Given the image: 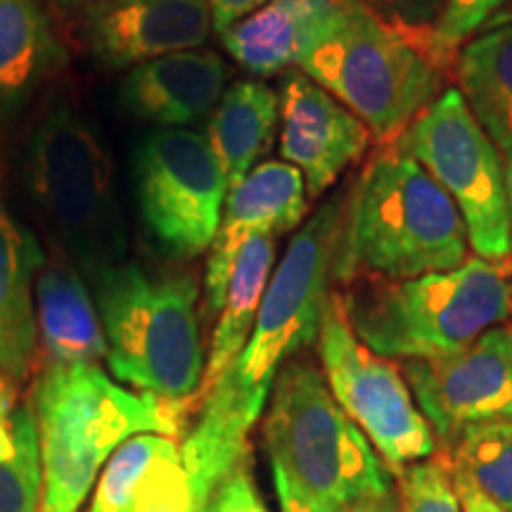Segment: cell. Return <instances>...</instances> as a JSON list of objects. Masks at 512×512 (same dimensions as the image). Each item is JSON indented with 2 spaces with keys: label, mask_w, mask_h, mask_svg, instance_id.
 <instances>
[{
  "label": "cell",
  "mask_w": 512,
  "mask_h": 512,
  "mask_svg": "<svg viewBox=\"0 0 512 512\" xmlns=\"http://www.w3.org/2000/svg\"><path fill=\"white\" fill-rule=\"evenodd\" d=\"M344 209L342 195L330 197L290 240L245 349L207 389L200 420L181 446L190 472L204 482H221L245 463L249 432L264 415L280 368L318 337Z\"/></svg>",
  "instance_id": "cell-1"
},
{
  "label": "cell",
  "mask_w": 512,
  "mask_h": 512,
  "mask_svg": "<svg viewBox=\"0 0 512 512\" xmlns=\"http://www.w3.org/2000/svg\"><path fill=\"white\" fill-rule=\"evenodd\" d=\"M456 202L396 145L377 152L344 209L335 280H408L470 259Z\"/></svg>",
  "instance_id": "cell-2"
},
{
  "label": "cell",
  "mask_w": 512,
  "mask_h": 512,
  "mask_svg": "<svg viewBox=\"0 0 512 512\" xmlns=\"http://www.w3.org/2000/svg\"><path fill=\"white\" fill-rule=\"evenodd\" d=\"M183 411V403L128 392L98 366H48L34 392L43 463L41 512H79L124 441L138 434L174 439Z\"/></svg>",
  "instance_id": "cell-3"
},
{
  "label": "cell",
  "mask_w": 512,
  "mask_h": 512,
  "mask_svg": "<svg viewBox=\"0 0 512 512\" xmlns=\"http://www.w3.org/2000/svg\"><path fill=\"white\" fill-rule=\"evenodd\" d=\"M354 335L384 358H437L512 316V264L467 259L408 280L356 278L342 294Z\"/></svg>",
  "instance_id": "cell-4"
},
{
  "label": "cell",
  "mask_w": 512,
  "mask_h": 512,
  "mask_svg": "<svg viewBox=\"0 0 512 512\" xmlns=\"http://www.w3.org/2000/svg\"><path fill=\"white\" fill-rule=\"evenodd\" d=\"M27 185L69 256L95 285L128 261V235L110 150L72 102L41 114L27 143Z\"/></svg>",
  "instance_id": "cell-5"
},
{
  "label": "cell",
  "mask_w": 512,
  "mask_h": 512,
  "mask_svg": "<svg viewBox=\"0 0 512 512\" xmlns=\"http://www.w3.org/2000/svg\"><path fill=\"white\" fill-rule=\"evenodd\" d=\"M93 287L114 377L185 406L204 382L197 280L126 261Z\"/></svg>",
  "instance_id": "cell-6"
},
{
  "label": "cell",
  "mask_w": 512,
  "mask_h": 512,
  "mask_svg": "<svg viewBox=\"0 0 512 512\" xmlns=\"http://www.w3.org/2000/svg\"><path fill=\"white\" fill-rule=\"evenodd\" d=\"M268 458L330 512L392 491L361 427L342 411L320 370L292 358L275 377L264 420Z\"/></svg>",
  "instance_id": "cell-7"
},
{
  "label": "cell",
  "mask_w": 512,
  "mask_h": 512,
  "mask_svg": "<svg viewBox=\"0 0 512 512\" xmlns=\"http://www.w3.org/2000/svg\"><path fill=\"white\" fill-rule=\"evenodd\" d=\"M318 86L354 112L377 143L389 147L441 95L446 72L399 31L354 3L335 36L302 67Z\"/></svg>",
  "instance_id": "cell-8"
},
{
  "label": "cell",
  "mask_w": 512,
  "mask_h": 512,
  "mask_svg": "<svg viewBox=\"0 0 512 512\" xmlns=\"http://www.w3.org/2000/svg\"><path fill=\"white\" fill-rule=\"evenodd\" d=\"M456 202L479 259L512 264V228L498 145L463 93L446 88L396 140Z\"/></svg>",
  "instance_id": "cell-9"
},
{
  "label": "cell",
  "mask_w": 512,
  "mask_h": 512,
  "mask_svg": "<svg viewBox=\"0 0 512 512\" xmlns=\"http://www.w3.org/2000/svg\"><path fill=\"white\" fill-rule=\"evenodd\" d=\"M323 377L342 411L361 427L389 472L437 453V437L392 358L370 351L351 330L342 294H330L318 330Z\"/></svg>",
  "instance_id": "cell-10"
},
{
  "label": "cell",
  "mask_w": 512,
  "mask_h": 512,
  "mask_svg": "<svg viewBox=\"0 0 512 512\" xmlns=\"http://www.w3.org/2000/svg\"><path fill=\"white\" fill-rule=\"evenodd\" d=\"M133 176L140 219L166 256L195 259L214 245L228 183L207 138L159 128L136 147Z\"/></svg>",
  "instance_id": "cell-11"
},
{
  "label": "cell",
  "mask_w": 512,
  "mask_h": 512,
  "mask_svg": "<svg viewBox=\"0 0 512 512\" xmlns=\"http://www.w3.org/2000/svg\"><path fill=\"white\" fill-rule=\"evenodd\" d=\"M401 373L434 437L451 448L467 427L512 418V325L453 354L403 361Z\"/></svg>",
  "instance_id": "cell-12"
},
{
  "label": "cell",
  "mask_w": 512,
  "mask_h": 512,
  "mask_svg": "<svg viewBox=\"0 0 512 512\" xmlns=\"http://www.w3.org/2000/svg\"><path fill=\"white\" fill-rule=\"evenodd\" d=\"M278 102L280 155L302 171L306 195L320 197L366 155L373 133L304 72L285 76Z\"/></svg>",
  "instance_id": "cell-13"
},
{
  "label": "cell",
  "mask_w": 512,
  "mask_h": 512,
  "mask_svg": "<svg viewBox=\"0 0 512 512\" xmlns=\"http://www.w3.org/2000/svg\"><path fill=\"white\" fill-rule=\"evenodd\" d=\"M211 29L207 0H93L83 17V38L107 67L195 50Z\"/></svg>",
  "instance_id": "cell-14"
},
{
  "label": "cell",
  "mask_w": 512,
  "mask_h": 512,
  "mask_svg": "<svg viewBox=\"0 0 512 512\" xmlns=\"http://www.w3.org/2000/svg\"><path fill=\"white\" fill-rule=\"evenodd\" d=\"M304 214V176L297 166L287 162L256 164L238 185L230 188L204 271V297L209 313L221 311L230 271L242 245L254 235L275 238L290 233L302 223Z\"/></svg>",
  "instance_id": "cell-15"
},
{
  "label": "cell",
  "mask_w": 512,
  "mask_h": 512,
  "mask_svg": "<svg viewBox=\"0 0 512 512\" xmlns=\"http://www.w3.org/2000/svg\"><path fill=\"white\" fill-rule=\"evenodd\" d=\"M354 0H271L223 34V48L256 76L299 69L337 34Z\"/></svg>",
  "instance_id": "cell-16"
},
{
  "label": "cell",
  "mask_w": 512,
  "mask_h": 512,
  "mask_svg": "<svg viewBox=\"0 0 512 512\" xmlns=\"http://www.w3.org/2000/svg\"><path fill=\"white\" fill-rule=\"evenodd\" d=\"M228 67L214 50H181L136 64L121 83L126 112L147 124L181 128L214 112Z\"/></svg>",
  "instance_id": "cell-17"
},
{
  "label": "cell",
  "mask_w": 512,
  "mask_h": 512,
  "mask_svg": "<svg viewBox=\"0 0 512 512\" xmlns=\"http://www.w3.org/2000/svg\"><path fill=\"white\" fill-rule=\"evenodd\" d=\"M91 512H195L181 446L164 434L124 441L102 467Z\"/></svg>",
  "instance_id": "cell-18"
},
{
  "label": "cell",
  "mask_w": 512,
  "mask_h": 512,
  "mask_svg": "<svg viewBox=\"0 0 512 512\" xmlns=\"http://www.w3.org/2000/svg\"><path fill=\"white\" fill-rule=\"evenodd\" d=\"M36 325L48 366H98L107 339L91 294L67 261L43 259L36 280Z\"/></svg>",
  "instance_id": "cell-19"
},
{
  "label": "cell",
  "mask_w": 512,
  "mask_h": 512,
  "mask_svg": "<svg viewBox=\"0 0 512 512\" xmlns=\"http://www.w3.org/2000/svg\"><path fill=\"white\" fill-rule=\"evenodd\" d=\"M34 235L0 204V373L27 377L36 354L34 273L41 268Z\"/></svg>",
  "instance_id": "cell-20"
},
{
  "label": "cell",
  "mask_w": 512,
  "mask_h": 512,
  "mask_svg": "<svg viewBox=\"0 0 512 512\" xmlns=\"http://www.w3.org/2000/svg\"><path fill=\"white\" fill-rule=\"evenodd\" d=\"M64 62L38 0H0V121L12 117Z\"/></svg>",
  "instance_id": "cell-21"
},
{
  "label": "cell",
  "mask_w": 512,
  "mask_h": 512,
  "mask_svg": "<svg viewBox=\"0 0 512 512\" xmlns=\"http://www.w3.org/2000/svg\"><path fill=\"white\" fill-rule=\"evenodd\" d=\"M280 102L266 83L235 81L221 95L207 124V143L226 176L238 185L271 150Z\"/></svg>",
  "instance_id": "cell-22"
},
{
  "label": "cell",
  "mask_w": 512,
  "mask_h": 512,
  "mask_svg": "<svg viewBox=\"0 0 512 512\" xmlns=\"http://www.w3.org/2000/svg\"><path fill=\"white\" fill-rule=\"evenodd\" d=\"M458 91L501 152H512V19L460 48Z\"/></svg>",
  "instance_id": "cell-23"
},
{
  "label": "cell",
  "mask_w": 512,
  "mask_h": 512,
  "mask_svg": "<svg viewBox=\"0 0 512 512\" xmlns=\"http://www.w3.org/2000/svg\"><path fill=\"white\" fill-rule=\"evenodd\" d=\"M275 259L273 238L254 235L249 238L235 256L233 271L226 287V299L219 311V323L211 337L209 358L204 366V389H209L223 375L230 363L245 349L252 335L256 313L261 299L271 283V268Z\"/></svg>",
  "instance_id": "cell-24"
},
{
  "label": "cell",
  "mask_w": 512,
  "mask_h": 512,
  "mask_svg": "<svg viewBox=\"0 0 512 512\" xmlns=\"http://www.w3.org/2000/svg\"><path fill=\"white\" fill-rule=\"evenodd\" d=\"M453 472L512 512V418L472 425L448 448Z\"/></svg>",
  "instance_id": "cell-25"
},
{
  "label": "cell",
  "mask_w": 512,
  "mask_h": 512,
  "mask_svg": "<svg viewBox=\"0 0 512 512\" xmlns=\"http://www.w3.org/2000/svg\"><path fill=\"white\" fill-rule=\"evenodd\" d=\"M10 427L15 446L12 456L0 463V512H41L43 463L34 408H15Z\"/></svg>",
  "instance_id": "cell-26"
},
{
  "label": "cell",
  "mask_w": 512,
  "mask_h": 512,
  "mask_svg": "<svg viewBox=\"0 0 512 512\" xmlns=\"http://www.w3.org/2000/svg\"><path fill=\"white\" fill-rule=\"evenodd\" d=\"M401 512H465L460 503L453 463L446 453L408 465L399 475Z\"/></svg>",
  "instance_id": "cell-27"
},
{
  "label": "cell",
  "mask_w": 512,
  "mask_h": 512,
  "mask_svg": "<svg viewBox=\"0 0 512 512\" xmlns=\"http://www.w3.org/2000/svg\"><path fill=\"white\" fill-rule=\"evenodd\" d=\"M508 0H446L432 31L430 55L444 72L456 67L460 48L496 15Z\"/></svg>",
  "instance_id": "cell-28"
},
{
  "label": "cell",
  "mask_w": 512,
  "mask_h": 512,
  "mask_svg": "<svg viewBox=\"0 0 512 512\" xmlns=\"http://www.w3.org/2000/svg\"><path fill=\"white\" fill-rule=\"evenodd\" d=\"M354 3L384 27L418 43L430 55L432 31L444 12L446 0H354Z\"/></svg>",
  "instance_id": "cell-29"
},
{
  "label": "cell",
  "mask_w": 512,
  "mask_h": 512,
  "mask_svg": "<svg viewBox=\"0 0 512 512\" xmlns=\"http://www.w3.org/2000/svg\"><path fill=\"white\" fill-rule=\"evenodd\" d=\"M200 512H268L247 465H240L219 489L209 496L207 505Z\"/></svg>",
  "instance_id": "cell-30"
},
{
  "label": "cell",
  "mask_w": 512,
  "mask_h": 512,
  "mask_svg": "<svg viewBox=\"0 0 512 512\" xmlns=\"http://www.w3.org/2000/svg\"><path fill=\"white\" fill-rule=\"evenodd\" d=\"M271 470L280 512H330L323 503L316 501L309 491H304L297 482H292V477L287 475L283 467L271 463Z\"/></svg>",
  "instance_id": "cell-31"
},
{
  "label": "cell",
  "mask_w": 512,
  "mask_h": 512,
  "mask_svg": "<svg viewBox=\"0 0 512 512\" xmlns=\"http://www.w3.org/2000/svg\"><path fill=\"white\" fill-rule=\"evenodd\" d=\"M211 10V24H214V31H219L223 36L228 29H233L235 24L242 22V19L254 15L256 10L264 8L271 0H207Z\"/></svg>",
  "instance_id": "cell-32"
},
{
  "label": "cell",
  "mask_w": 512,
  "mask_h": 512,
  "mask_svg": "<svg viewBox=\"0 0 512 512\" xmlns=\"http://www.w3.org/2000/svg\"><path fill=\"white\" fill-rule=\"evenodd\" d=\"M453 479H456V489L465 512H505L503 508H498L496 503H491L484 494H479L470 482H465L463 477H458L456 472H453Z\"/></svg>",
  "instance_id": "cell-33"
},
{
  "label": "cell",
  "mask_w": 512,
  "mask_h": 512,
  "mask_svg": "<svg viewBox=\"0 0 512 512\" xmlns=\"http://www.w3.org/2000/svg\"><path fill=\"white\" fill-rule=\"evenodd\" d=\"M344 512H401V503L399 498L389 491V494L361 498V501L351 503Z\"/></svg>",
  "instance_id": "cell-34"
},
{
  "label": "cell",
  "mask_w": 512,
  "mask_h": 512,
  "mask_svg": "<svg viewBox=\"0 0 512 512\" xmlns=\"http://www.w3.org/2000/svg\"><path fill=\"white\" fill-rule=\"evenodd\" d=\"M15 384L12 377L0 373V420H10V415L15 413Z\"/></svg>",
  "instance_id": "cell-35"
},
{
  "label": "cell",
  "mask_w": 512,
  "mask_h": 512,
  "mask_svg": "<svg viewBox=\"0 0 512 512\" xmlns=\"http://www.w3.org/2000/svg\"><path fill=\"white\" fill-rule=\"evenodd\" d=\"M12 446H15V441H12L10 420H0V463H5L12 456Z\"/></svg>",
  "instance_id": "cell-36"
},
{
  "label": "cell",
  "mask_w": 512,
  "mask_h": 512,
  "mask_svg": "<svg viewBox=\"0 0 512 512\" xmlns=\"http://www.w3.org/2000/svg\"><path fill=\"white\" fill-rule=\"evenodd\" d=\"M503 169H505V192H508L510 228H512V152H503Z\"/></svg>",
  "instance_id": "cell-37"
},
{
  "label": "cell",
  "mask_w": 512,
  "mask_h": 512,
  "mask_svg": "<svg viewBox=\"0 0 512 512\" xmlns=\"http://www.w3.org/2000/svg\"><path fill=\"white\" fill-rule=\"evenodd\" d=\"M57 3H60L62 8H79V5L93 3V0H57Z\"/></svg>",
  "instance_id": "cell-38"
},
{
  "label": "cell",
  "mask_w": 512,
  "mask_h": 512,
  "mask_svg": "<svg viewBox=\"0 0 512 512\" xmlns=\"http://www.w3.org/2000/svg\"><path fill=\"white\" fill-rule=\"evenodd\" d=\"M510 325H512V323H510Z\"/></svg>",
  "instance_id": "cell-39"
}]
</instances>
